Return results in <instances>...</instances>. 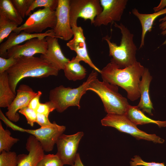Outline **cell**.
<instances>
[{"label": "cell", "instance_id": "obj_1", "mask_svg": "<svg viewBox=\"0 0 166 166\" xmlns=\"http://www.w3.org/2000/svg\"><path fill=\"white\" fill-rule=\"evenodd\" d=\"M145 68L137 61L124 69L110 61L101 70L100 73L103 80L124 89L128 98L134 101L140 97L139 86Z\"/></svg>", "mask_w": 166, "mask_h": 166}, {"label": "cell", "instance_id": "obj_2", "mask_svg": "<svg viewBox=\"0 0 166 166\" xmlns=\"http://www.w3.org/2000/svg\"><path fill=\"white\" fill-rule=\"evenodd\" d=\"M59 71L40 57L33 56L17 58L16 63L6 71L10 88L16 95L17 85L22 79L28 77L42 78L57 76Z\"/></svg>", "mask_w": 166, "mask_h": 166}, {"label": "cell", "instance_id": "obj_3", "mask_svg": "<svg viewBox=\"0 0 166 166\" xmlns=\"http://www.w3.org/2000/svg\"><path fill=\"white\" fill-rule=\"evenodd\" d=\"M114 26L119 29L122 34L119 45L110 41L111 38L106 35L103 38L108 44L109 56L112 58L111 61L115 64L120 68L129 66L137 61L136 54L137 49L133 41L134 35L122 23H114Z\"/></svg>", "mask_w": 166, "mask_h": 166}, {"label": "cell", "instance_id": "obj_4", "mask_svg": "<svg viewBox=\"0 0 166 166\" xmlns=\"http://www.w3.org/2000/svg\"><path fill=\"white\" fill-rule=\"evenodd\" d=\"M96 93L101 99L108 113L125 115L130 105L127 99L118 92V86L97 78L89 84L87 90Z\"/></svg>", "mask_w": 166, "mask_h": 166}, {"label": "cell", "instance_id": "obj_5", "mask_svg": "<svg viewBox=\"0 0 166 166\" xmlns=\"http://www.w3.org/2000/svg\"><path fill=\"white\" fill-rule=\"evenodd\" d=\"M97 72L94 69L89 74L86 81L77 88L65 87L60 85L51 89L49 93V101L54 104L56 110L60 113L63 112L70 106H77L80 109V102L82 96L86 93L90 83L97 78Z\"/></svg>", "mask_w": 166, "mask_h": 166}, {"label": "cell", "instance_id": "obj_6", "mask_svg": "<svg viewBox=\"0 0 166 166\" xmlns=\"http://www.w3.org/2000/svg\"><path fill=\"white\" fill-rule=\"evenodd\" d=\"M101 123L103 126L113 127L121 132L130 134L138 140L143 139L159 144L164 141L155 134H148L139 129L125 115L108 113L101 120Z\"/></svg>", "mask_w": 166, "mask_h": 166}, {"label": "cell", "instance_id": "obj_7", "mask_svg": "<svg viewBox=\"0 0 166 166\" xmlns=\"http://www.w3.org/2000/svg\"><path fill=\"white\" fill-rule=\"evenodd\" d=\"M56 22L55 10L49 8L40 9L31 14L25 22L13 32L17 34L22 31L29 33H41L48 28L53 29Z\"/></svg>", "mask_w": 166, "mask_h": 166}, {"label": "cell", "instance_id": "obj_8", "mask_svg": "<svg viewBox=\"0 0 166 166\" xmlns=\"http://www.w3.org/2000/svg\"><path fill=\"white\" fill-rule=\"evenodd\" d=\"M100 0H70L69 18L71 28L77 26L79 18L89 19L93 24L95 18L102 11Z\"/></svg>", "mask_w": 166, "mask_h": 166}, {"label": "cell", "instance_id": "obj_9", "mask_svg": "<svg viewBox=\"0 0 166 166\" xmlns=\"http://www.w3.org/2000/svg\"><path fill=\"white\" fill-rule=\"evenodd\" d=\"M83 135V132H79L71 135L63 134L59 137L56 143V154L64 165H74L79 144Z\"/></svg>", "mask_w": 166, "mask_h": 166}, {"label": "cell", "instance_id": "obj_10", "mask_svg": "<svg viewBox=\"0 0 166 166\" xmlns=\"http://www.w3.org/2000/svg\"><path fill=\"white\" fill-rule=\"evenodd\" d=\"M103 10L95 18L93 24L95 27L107 25L121 19L128 1L127 0H100Z\"/></svg>", "mask_w": 166, "mask_h": 166}, {"label": "cell", "instance_id": "obj_11", "mask_svg": "<svg viewBox=\"0 0 166 166\" xmlns=\"http://www.w3.org/2000/svg\"><path fill=\"white\" fill-rule=\"evenodd\" d=\"M70 0H58L55 10L57 22L53 29L55 36L65 41L69 40L73 36L69 18Z\"/></svg>", "mask_w": 166, "mask_h": 166}, {"label": "cell", "instance_id": "obj_12", "mask_svg": "<svg viewBox=\"0 0 166 166\" xmlns=\"http://www.w3.org/2000/svg\"><path fill=\"white\" fill-rule=\"evenodd\" d=\"M50 126L36 129H26V132L34 136L40 143L44 151H52L60 136L63 134L66 127L60 125L54 121Z\"/></svg>", "mask_w": 166, "mask_h": 166}, {"label": "cell", "instance_id": "obj_13", "mask_svg": "<svg viewBox=\"0 0 166 166\" xmlns=\"http://www.w3.org/2000/svg\"><path fill=\"white\" fill-rule=\"evenodd\" d=\"M47 49L45 38H35L23 44L16 45L9 49L7 51V58L32 57L37 53L44 54L46 53Z\"/></svg>", "mask_w": 166, "mask_h": 166}, {"label": "cell", "instance_id": "obj_14", "mask_svg": "<svg viewBox=\"0 0 166 166\" xmlns=\"http://www.w3.org/2000/svg\"><path fill=\"white\" fill-rule=\"evenodd\" d=\"M31 87L25 84L20 85L16 90V96L11 104L7 108L6 116L10 121L17 122L20 119L18 111L28 106L32 99L37 95Z\"/></svg>", "mask_w": 166, "mask_h": 166}, {"label": "cell", "instance_id": "obj_15", "mask_svg": "<svg viewBox=\"0 0 166 166\" xmlns=\"http://www.w3.org/2000/svg\"><path fill=\"white\" fill-rule=\"evenodd\" d=\"M72 29L73 34V38L66 43L67 46L76 53V56L81 61H84L100 73L101 70L93 63L89 57L83 29L80 26L74 27Z\"/></svg>", "mask_w": 166, "mask_h": 166}, {"label": "cell", "instance_id": "obj_16", "mask_svg": "<svg viewBox=\"0 0 166 166\" xmlns=\"http://www.w3.org/2000/svg\"><path fill=\"white\" fill-rule=\"evenodd\" d=\"M26 148L29 153L18 156L17 166H37L45 155L40 143L31 135L27 139Z\"/></svg>", "mask_w": 166, "mask_h": 166}, {"label": "cell", "instance_id": "obj_17", "mask_svg": "<svg viewBox=\"0 0 166 166\" xmlns=\"http://www.w3.org/2000/svg\"><path fill=\"white\" fill-rule=\"evenodd\" d=\"M47 49L46 53L41 54L40 57L46 61L59 71L63 70L65 65L70 60L63 54L58 41L54 37H45Z\"/></svg>", "mask_w": 166, "mask_h": 166}, {"label": "cell", "instance_id": "obj_18", "mask_svg": "<svg viewBox=\"0 0 166 166\" xmlns=\"http://www.w3.org/2000/svg\"><path fill=\"white\" fill-rule=\"evenodd\" d=\"M47 36L56 37L53 29L49 30L44 33H29L24 31H22L17 34L14 32H12L7 39L1 43L0 45V57L7 58V50L14 46L20 45L34 38H43Z\"/></svg>", "mask_w": 166, "mask_h": 166}, {"label": "cell", "instance_id": "obj_19", "mask_svg": "<svg viewBox=\"0 0 166 166\" xmlns=\"http://www.w3.org/2000/svg\"><path fill=\"white\" fill-rule=\"evenodd\" d=\"M152 79L148 69L145 68L139 84L140 99L137 105L143 112H146L151 116L153 115L152 111L154 109L150 97L149 89Z\"/></svg>", "mask_w": 166, "mask_h": 166}, {"label": "cell", "instance_id": "obj_20", "mask_svg": "<svg viewBox=\"0 0 166 166\" xmlns=\"http://www.w3.org/2000/svg\"><path fill=\"white\" fill-rule=\"evenodd\" d=\"M132 14L139 20L142 27V33L139 49L144 46L145 37L148 32H151L155 20L159 16L166 14V8L152 14H142L139 12L136 8L132 10Z\"/></svg>", "mask_w": 166, "mask_h": 166}, {"label": "cell", "instance_id": "obj_21", "mask_svg": "<svg viewBox=\"0 0 166 166\" xmlns=\"http://www.w3.org/2000/svg\"><path fill=\"white\" fill-rule=\"evenodd\" d=\"M125 115L130 120L136 125L152 123L157 124L159 128L166 126V121H156L150 118L147 117L137 106L129 105Z\"/></svg>", "mask_w": 166, "mask_h": 166}, {"label": "cell", "instance_id": "obj_22", "mask_svg": "<svg viewBox=\"0 0 166 166\" xmlns=\"http://www.w3.org/2000/svg\"><path fill=\"white\" fill-rule=\"evenodd\" d=\"M81 61L77 57H73L65 65V76L69 80L75 81L84 79L87 74L86 69L80 63Z\"/></svg>", "mask_w": 166, "mask_h": 166}, {"label": "cell", "instance_id": "obj_23", "mask_svg": "<svg viewBox=\"0 0 166 166\" xmlns=\"http://www.w3.org/2000/svg\"><path fill=\"white\" fill-rule=\"evenodd\" d=\"M16 96L9 85L7 72L0 74V107L8 108Z\"/></svg>", "mask_w": 166, "mask_h": 166}, {"label": "cell", "instance_id": "obj_24", "mask_svg": "<svg viewBox=\"0 0 166 166\" xmlns=\"http://www.w3.org/2000/svg\"><path fill=\"white\" fill-rule=\"evenodd\" d=\"M0 14L10 20L21 25L23 21L11 0H0Z\"/></svg>", "mask_w": 166, "mask_h": 166}, {"label": "cell", "instance_id": "obj_25", "mask_svg": "<svg viewBox=\"0 0 166 166\" xmlns=\"http://www.w3.org/2000/svg\"><path fill=\"white\" fill-rule=\"evenodd\" d=\"M11 133L8 129H5L0 122V152L3 151H10L13 146L19 140L11 136Z\"/></svg>", "mask_w": 166, "mask_h": 166}, {"label": "cell", "instance_id": "obj_26", "mask_svg": "<svg viewBox=\"0 0 166 166\" xmlns=\"http://www.w3.org/2000/svg\"><path fill=\"white\" fill-rule=\"evenodd\" d=\"M18 25L8 18L0 14V43L8 38Z\"/></svg>", "mask_w": 166, "mask_h": 166}, {"label": "cell", "instance_id": "obj_27", "mask_svg": "<svg viewBox=\"0 0 166 166\" xmlns=\"http://www.w3.org/2000/svg\"><path fill=\"white\" fill-rule=\"evenodd\" d=\"M58 4V0H33L26 13V16L30 15L31 14V12L38 7L49 8L53 10H55Z\"/></svg>", "mask_w": 166, "mask_h": 166}, {"label": "cell", "instance_id": "obj_28", "mask_svg": "<svg viewBox=\"0 0 166 166\" xmlns=\"http://www.w3.org/2000/svg\"><path fill=\"white\" fill-rule=\"evenodd\" d=\"M0 153V166H17L18 156L15 152L3 151Z\"/></svg>", "mask_w": 166, "mask_h": 166}, {"label": "cell", "instance_id": "obj_29", "mask_svg": "<svg viewBox=\"0 0 166 166\" xmlns=\"http://www.w3.org/2000/svg\"><path fill=\"white\" fill-rule=\"evenodd\" d=\"M62 161L56 154L44 155L37 166H63Z\"/></svg>", "mask_w": 166, "mask_h": 166}, {"label": "cell", "instance_id": "obj_30", "mask_svg": "<svg viewBox=\"0 0 166 166\" xmlns=\"http://www.w3.org/2000/svg\"><path fill=\"white\" fill-rule=\"evenodd\" d=\"M33 0H11V1L21 16L24 18Z\"/></svg>", "mask_w": 166, "mask_h": 166}, {"label": "cell", "instance_id": "obj_31", "mask_svg": "<svg viewBox=\"0 0 166 166\" xmlns=\"http://www.w3.org/2000/svg\"><path fill=\"white\" fill-rule=\"evenodd\" d=\"M18 112L25 117L28 124L31 126H34V123L36 122L37 121V113L36 111L27 106L20 109Z\"/></svg>", "mask_w": 166, "mask_h": 166}, {"label": "cell", "instance_id": "obj_32", "mask_svg": "<svg viewBox=\"0 0 166 166\" xmlns=\"http://www.w3.org/2000/svg\"><path fill=\"white\" fill-rule=\"evenodd\" d=\"M56 109L54 104L49 101L45 103H40L36 110L37 113L43 114L48 117L50 113Z\"/></svg>", "mask_w": 166, "mask_h": 166}, {"label": "cell", "instance_id": "obj_33", "mask_svg": "<svg viewBox=\"0 0 166 166\" xmlns=\"http://www.w3.org/2000/svg\"><path fill=\"white\" fill-rule=\"evenodd\" d=\"M130 162L131 166H165L164 163H159L155 162H147L142 160L138 156H135L131 159Z\"/></svg>", "mask_w": 166, "mask_h": 166}, {"label": "cell", "instance_id": "obj_34", "mask_svg": "<svg viewBox=\"0 0 166 166\" xmlns=\"http://www.w3.org/2000/svg\"><path fill=\"white\" fill-rule=\"evenodd\" d=\"M17 61V58L13 57L4 58L0 57V74L7 70L14 65Z\"/></svg>", "mask_w": 166, "mask_h": 166}, {"label": "cell", "instance_id": "obj_35", "mask_svg": "<svg viewBox=\"0 0 166 166\" xmlns=\"http://www.w3.org/2000/svg\"><path fill=\"white\" fill-rule=\"evenodd\" d=\"M0 118L7 126L11 128L14 130L26 132V129L22 128L13 123L3 114L1 109L0 110Z\"/></svg>", "mask_w": 166, "mask_h": 166}, {"label": "cell", "instance_id": "obj_36", "mask_svg": "<svg viewBox=\"0 0 166 166\" xmlns=\"http://www.w3.org/2000/svg\"><path fill=\"white\" fill-rule=\"evenodd\" d=\"M41 127H45L51 125L53 123L49 121L48 117L46 116L37 113L36 122Z\"/></svg>", "mask_w": 166, "mask_h": 166}, {"label": "cell", "instance_id": "obj_37", "mask_svg": "<svg viewBox=\"0 0 166 166\" xmlns=\"http://www.w3.org/2000/svg\"><path fill=\"white\" fill-rule=\"evenodd\" d=\"M42 95V92L40 91H38L37 95L30 101L28 107L36 111L40 103L39 101Z\"/></svg>", "mask_w": 166, "mask_h": 166}, {"label": "cell", "instance_id": "obj_38", "mask_svg": "<svg viewBox=\"0 0 166 166\" xmlns=\"http://www.w3.org/2000/svg\"><path fill=\"white\" fill-rule=\"evenodd\" d=\"M161 23L159 25V28L162 30L161 34L163 36H166V16L159 20ZM166 44V39L162 45Z\"/></svg>", "mask_w": 166, "mask_h": 166}, {"label": "cell", "instance_id": "obj_39", "mask_svg": "<svg viewBox=\"0 0 166 166\" xmlns=\"http://www.w3.org/2000/svg\"><path fill=\"white\" fill-rule=\"evenodd\" d=\"M166 6V0H161L159 5L153 8L155 12H156L163 10Z\"/></svg>", "mask_w": 166, "mask_h": 166}, {"label": "cell", "instance_id": "obj_40", "mask_svg": "<svg viewBox=\"0 0 166 166\" xmlns=\"http://www.w3.org/2000/svg\"><path fill=\"white\" fill-rule=\"evenodd\" d=\"M73 166H84L83 164L78 153L76 154L74 165Z\"/></svg>", "mask_w": 166, "mask_h": 166}]
</instances>
